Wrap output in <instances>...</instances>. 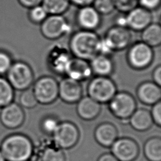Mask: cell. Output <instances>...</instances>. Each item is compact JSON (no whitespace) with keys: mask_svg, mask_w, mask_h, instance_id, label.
Wrapping results in <instances>:
<instances>
[{"mask_svg":"<svg viewBox=\"0 0 161 161\" xmlns=\"http://www.w3.org/2000/svg\"><path fill=\"white\" fill-rule=\"evenodd\" d=\"M101 38L94 31L81 30L74 33L69 41V48L75 57L87 61L99 54Z\"/></svg>","mask_w":161,"mask_h":161,"instance_id":"6da1fadb","label":"cell"},{"mask_svg":"<svg viewBox=\"0 0 161 161\" xmlns=\"http://www.w3.org/2000/svg\"><path fill=\"white\" fill-rule=\"evenodd\" d=\"M0 151L7 161H28L33 154V145L28 137L16 134L3 141Z\"/></svg>","mask_w":161,"mask_h":161,"instance_id":"7a4b0ae2","label":"cell"},{"mask_svg":"<svg viewBox=\"0 0 161 161\" xmlns=\"http://www.w3.org/2000/svg\"><path fill=\"white\" fill-rule=\"evenodd\" d=\"M87 91L88 96L99 103H109L116 92L114 82L109 77L96 76L89 82Z\"/></svg>","mask_w":161,"mask_h":161,"instance_id":"3957f363","label":"cell"},{"mask_svg":"<svg viewBox=\"0 0 161 161\" xmlns=\"http://www.w3.org/2000/svg\"><path fill=\"white\" fill-rule=\"evenodd\" d=\"M111 113L121 120H128L136 109V103L134 97L127 92H118L108 103Z\"/></svg>","mask_w":161,"mask_h":161,"instance_id":"277c9868","label":"cell"},{"mask_svg":"<svg viewBox=\"0 0 161 161\" xmlns=\"http://www.w3.org/2000/svg\"><path fill=\"white\" fill-rule=\"evenodd\" d=\"M32 90L38 103L49 104L58 96V83L51 76H43L36 80Z\"/></svg>","mask_w":161,"mask_h":161,"instance_id":"5b68a950","label":"cell"},{"mask_svg":"<svg viewBox=\"0 0 161 161\" xmlns=\"http://www.w3.org/2000/svg\"><path fill=\"white\" fill-rule=\"evenodd\" d=\"M8 78L13 87L23 91L32 84L34 75L31 68L26 63L16 62L8 70Z\"/></svg>","mask_w":161,"mask_h":161,"instance_id":"8992f818","label":"cell"},{"mask_svg":"<svg viewBox=\"0 0 161 161\" xmlns=\"http://www.w3.org/2000/svg\"><path fill=\"white\" fill-rule=\"evenodd\" d=\"M55 145L60 149H69L77 143L79 131L77 127L72 122L63 121L58 123L52 133Z\"/></svg>","mask_w":161,"mask_h":161,"instance_id":"52a82bcc","label":"cell"},{"mask_svg":"<svg viewBox=\"0 0 161 161\" xmlns=\"http://www.w3.org/2000/svg\"><path fill=\"white\" fill-rule=\"evenodd\" d=\"M153 59L152 48L143 42L133 44L127 53V60L130 65L137 70L148 67Z\"/></svg>","mask_w":161,"mask_h":161,"instance_id":"ba28073f","label":"cell"},{"mask_svg":"<svg viewBox=\"0 0 161 161\" xmlns=\"http://www.w3.org/2000/svg\"><path fill=\"white\" fill-rule=\"evenodd\" d=\"M70 30L67 19L63 15H48L40 24V32L48 40L58 39Z\"/></svg>","mask_w":161,"mask_h":161,"instance_id":"9c48e42d","label":"cell"},{"mask_svg":"<svg viewBox=\"0 0 161 161\" xmlns=\"http://www.w3.org/2000/svg\"><path fill=\"white\" fill-rule=\"evenodd\" d=\"M131 38L130 30L125 26L114 25L106 31L102 40L112 52H114L128 47Z\"/></svg>","mask_w":161,"mask_h":161,"instance_id":"30bf717a","label":"cell"},{"mask_svg":"<svg viewBox=\"0 0 161 161\" xmlns=\"http://www.w3.org/2000/svg\"><path fill=\"white\" fill-rule=\"evenodd\" d=\"M110 148L111 153L119 161H134L140 152L138 143L128 137L117 138Z\"/></svg>","mask_w":161,"mask_h":161,"instance_id":"8fae6325","label":"cell"},{"mask_svg":"<svg viewBox=\"0 0 161 161\" xmlns=\"http://www.w3.org/2000/svg\"><path fill=\"white\" fill-rule=\"evenodd\" d=\"M125 17L126 26L135 31H142L153 21L152 11L140 6L126 13Z\"/></svg>","mask_w":161,"mask_h":161,"instance_id":"7c38bea8","label":"cell"},{"mask_svg":"<svg viewBox=\"0 0 161 161\" xmlns=\"http://www.w3.org/2000/svg\"><path fill=\"white\" fill-rule=\"evenodd\" d=\"M82 87L80 82L68 77L58 83V96L67 103H77L82 97Z\"/></svg>","mask_w":161,"mask_h":161,"instance_id":"4fadbf2b","label":"cell"},{"mask_svg":"<svg viewBox=\"0 0 161 161\" xmlns=\"http://www.w3.org/2000/svg\"><path fill=\"white\" fill-rule=\"evenodd\" d=\"M76 21L82 30L94 31L101 23V15L92 5L83 6L76 14Z\"/></svg>","mask_w":161,"mask_h":161,"instance_id":"5bb4252c","label":"cell"},{"mask_svg":"<svg viewBox=\"0 0 161 161\" xmlns=\"http://www.w3.org/2000/svg\"><path fill=\"white\" fill-rule=\"evenodd\" d=\"M64 74L67 77L80 82L90 78L92 72L87 60L74 57L69 60Z\"/></svg>","mask_w":161,"mask_h":161,"instance_id":"9a60e30c","label":"cell"},{"mask_svg":"<svg viewBox=\"0 0 161 161\" xmlns=\"http://www.w3.org/2000/svg\"><path fill=\"white\" fill-rule=\"evenodd\" d=\"M1 119L6 127L15 128L23 123L25 114L19 105L16 103H9L1 111Z\"/></svg>","mask_w":161,"mask_h":161,"instance_id":"2e32d148","label":"cell"},{"mask_svg":"<svg viewBox=\"0 0 161 161\" xmlns=\"http://www.w3.org/2000/svg\"><path fill=\"white\" fill-rule=\"evenodd\" d=\"M136 95L142 103L147 105H153L160 101V86L153 82H142L137 88Z\"/></svg>","mask_w":161,"mask_h":161,"instance_id":"e0dca14e","label":"cell"},{"mask_svg":"<svg viewBox=\"0 0 161 161\" xmlns=\"http://www.w3.org/2000/svg\"><path fill=\"white\" fill-rule=\"evenodd\" d=\"M94 138L100 145L110 147L118 138L117 129L111 123H102L96 128Z\"/></svg>","mask_w":161,"mask_h":161,"instance_id":"ac0fdd59","label":"cell"},{"mask_svg":"<svg viewBox=\"0 0 161 161\" xmlns=\"http://www.w3.org/2000/svg\"><path fill=\"white\" fill-rule=\"evenodd\" d=\"M101 109V104L88 96L82 97L77 103V113L84 120L96 118L99 115Z\"/></svg>","mask_w":161,"mask_h":161,"instance_id":"d6986e66","label":"cell"},{"mask_svg":"<svg viewBox=\"0 0 161 161\" xmlns=\"http://www.w3.org/2000/svg\"><path fill=\"white\" fill-rule=\"evenodd\" d=\"M90 66L92 74L96 76L108 77L114 69V64L108 55L98 54L90 60Z\"/></svg>","mask_w":161,"mask_h":161,"instance_id":"ffe728a7","label":"cell"},{"mask_svg":"<svg viewBox=\"0 0 161 161\" xmlns=\"http://www.w3.org/2000/svg\"><path fill=\"white\" fill-rule=\"evenodd\" d=\"M128 120L131 127L139 131L148 130L153 124L150 111L143 108L136 109Z\"/></svg>","mask_w":161,"mask_h":161,"instance_id":"44dd1931","label":"cell"},{"mask_svg":"<svg viewBox=\"0 0 161 161\" xmlns=\"http://www.w3.org/2000/svg\"><path fill=\"white\" fill-rule=\"evenodd\" d=\"M142 42L150 47H155L161 43V26L157 23H152L142 31Z\"/></svg>","mask_w":161,"mask_h":161,"instance_id":"7402d4cb","label":"cell"},{"mask_svg":"<svg viewBox=\"0 0 161 161\" xmlns=\"http://www.w3.org/2000/svg\"><path fill=\"white\" fill-rule=\"evenodd\" d=\"M143 153L148 161H161V139L154 136L147 140L143 146Z\"/></svg>","mask_w":161,"mask_h":161,"instance_id":"603a6c76","label":"cell"},{"mask_svg":"<svg viewBox=\"0 0 161 161\" xmlns=\"http://www.w3.org/2000/svg\"><path fill=\"white\" fill-rule=\"evenodd\" d=\"M70 4L69 0H42L41 5L48 15H63Z\"/></svg>","mask_w":161,"mask_h":161,"instance_id":"cb8c5ba5","label":"cell"},{"mask_svg":"<svg viewBox=\"0 0 161 161\" xmlns=\"http://www.w3.org/2000/svg\"><path fill=\"white\" fill-rule=\"evenodd\" d=\"M40 161H65V156L62 149L56 145L47 146L40 153Z\"/></svg>","mask_w":161,"mask_h":161,"instance_id":"d4e9b609","label":"cell"},{"mask_svg":"<svg viewBox=\"0 0 161 161\" xmlns=\"http://www.w3.org/2000/svg\"><path fill=\"white\" fill-rule=\"evenodd\" d=\"M13 98V87L8 81L0 77V106H4L11 103Z\"/></svg>","mask_w":161,"mask_h":161,"instance_id":"484cf974","label":"cell"},{"mask_svg":"<svg viewBox=\"0 0 161 161\" xmlns=\"http://www.w3.org/2000/svg\"><path fill=\"white\" fill-rule=\"evenodd\" d=\"M52 57L50 62L52 68L56 73L64 74L66 66L71 57H70L68 53L62 52L60 54L53 55Z\"/></svg>","mask_w":161,"mask_h":161,"instance_id":"4316f807","label":"cell"},{"mask_svg":"<svg viewBox=\"0 0 161 161\" xmlns=\"http://www.w3.org/2000/svg\"><path fill=\"white\" fill-rule=\"evenodd\" d=\"M92 6L101 16L108 15L115 9L113 0H94Z\"/></svg>","mask_w":161,"mask_h":161,"instance_id":"83f0119b","label":"cell"},{"mask_svg":"<svg viewBox=\"0 0 161 161\" xmlns=\"http://www.w3.org/2000/svg\"><path fill=\"white\" fill-rule=\"evenodd\" d=\"M48 14L42 5L29 9L28 16L30 21L34 24H41Z\"/></svg>","mask_w":161,"mask_h":161,"instance_id":"f1b7e54d","label":"cell"},{"mask_svg":"<svg viewBox=\"0 0 161 161\" xmlns=\"http://www.w3.org/2000/svg\"><path fill=\"white\" fill-rule=\"evenodd\" d=\"M19 103L22 106L26 108H32L36 106L38 102L32 89L23 90L19 96Z\"/></svg>","mask_w":161,"mask_h":161,"instance_id":"f546056e","label":"cell"},{"mask_svg":"<svg viewBox=\"0 0 161 161\" xmlns=\"http://www.w3.org/2000/svg\"><path fill=\"white\" fill-rule=\"evenodd\" d=\"M115 9L126 14L138 5V0H113Z\"/></svg>","mask_w":161,"mask_h":161,"instance_id":"4dcf8cb0","label":"cell"},{"mask_svg":"<svg viewBox=\"0 0 161 161\" xmlns=\"http://www.w3.org/2000/svg\"><path fill=\"white\" fill-rule=\"evenodd\" d=\"M59 123L60 122H58V121L55 117L47 116L42 120L41 128L45 133L52 135Z\"/></svg>","mask_w":161,"mask_h":161,"instance_id":"1f68e13d","label":"cell"},{"mask_svg":"<svg viewBox=\"0 0 161 161\" xmlns=\"http://www.w3.org/2000/svg\"><path fill=\"white\" fill-rule=\"evenodd\" d=\"M153 123L158 126H161V103L160 101L152 105L151 111H150Z\"/></svg>","mask_w":161,"mask_h":161,"instance_id":"d6a6232c","label":"cell"},{"mask_svg":"<svg viewBox=\"0 0 161 161\" xmlns=\"http://www.w3.org/2000/svg\"><path fill=\"white\" fill-rule=\"evenodd\" d=\"M11 65V60L9 56L3 52H0V74L6 72Z\"/></svg>","mask_w":161,"mask_h":161,"instance_id":"836d02e7","label":"cell"},{"mask_svg":"<svg viewBox=\"0 0 161 161\" xmlns=\"http://www.w3.org/2000/svg\"><path fill=\"white\" fill-rule=\"evenodd\" d=\"M140 6L150 11L158 9L160 4V0H138Z\"/></svg>","mask_w":161,"mask_h":161,"instance_id":"e575fe53","label":"cell"},{"mask_svg":"<svg viewBox=\"0 0 161 161\" xmlns=\"http://www.w3.org/2000/svg\"><path fill=\"white\" fill-rule=\"evenodd\" d=\"M18 1L22 6L30 9L41 5L42 0H18Z\"/></svg>","mask_w":161,"mask_h":161,"instance_id":"d590c367","label":"cell"},{"mask_svg":"<svg viewBox=\"0 0 161 161\" xmlns=\"http://www.w3.org/2000/svg\"><path fill=\"white\" fill-rule=\"evenodd\" d=\"M153 82H155L158 86L161 85V66L158 65L155 68L152 74Z\"/></svg>","mask_w":161,"mask_h":161,"instance_id":"8d00e7d4","label":"cell"},{"mask_svg":"<svg viewBox=\"0 0 161 161\" xmlns=\"http://www.w3.org/2000/svg\"><path fill=\"white\" fill-rule=\"evenodd\" d=\"M70 3L79 7L92 5L94 0H69Z\"/></svg>","mask_w":161,"mask_h":161,"instance_id":"74e56055","label":"cell"},{"mask_svg":"<svg viewBox=\"0 0 161 161\" xmlns=\"http://www.w3.org/2000/svg\"><path fill=\"white\" fill-rule=\"evenodd\" d=\"M97 161H119L111 153H105L102 154Z\"/></svg>","mask_w":161,"mask_h":161,"instance_id":"f35d334b","label":"cell"},{"mask_svg":"<svg viewBox=\"0 0 161 161\" xmlns=\"http://www.w3.org/2000/svg\"><path fill=\"white\" fill-rule=\"evenodd\" d=\"M0 161H6V160L4 158V157H3V154H2V153L1 152V151H0Z\"/></svg>","mask_w":161,"mask_h":161,"instance_id":"ab89813d","label":"cell"}]
</instances>
